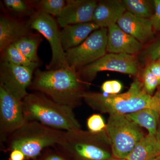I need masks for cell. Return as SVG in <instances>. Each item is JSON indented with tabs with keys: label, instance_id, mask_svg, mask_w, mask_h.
Returning a JSON list of instances; mask_svg holds the SVG:
<instances>
[{
	"label": "cell",
	"instance_id": "cell-1",
	"mask_svg": "<svg viewBox=\"0 0 160 160\" xmlns=\"http://www.w3.org/2000/svg\"><path fill=\"white\" fill-rule=\"evenodd\" d=\"M82 98L92 109L109 115H126L145 108H151L160 114V97L150 95L144 88L139 75L134 78L128 91L111 95L85 91Z\"/></svg>",
	"mask_w": 160,
	"mask_h": 160
},
{
	"label": "cell",
	"instance_id": "cell-2",
	"mask_svg": "<svg viewBox=\"0 0 160 160\" xmlns=\"http://www.w3.org/2000/svg\"><path fill=\"white\" fill-rule=\"evenodd\" d=\"M86 85L77 70L69 67L45 71L37 69L29 88L74 109L81 104Z\"/></svg>",
	"mask_w": 160,
	"mask_h": 160
},
{
	"label": "cell",
	"instance_id": "cell-3",
	"mask_svg": "<svg viewBox=\"0 0 160 160\" xmlns=\"http://www.w3.org/2000/svg\"><path fill=\"white\" fill-rule=\"evenodd\" d=\"M22 102L26 121H37L66 131L81 129L73 108L56 102L42 92L28 93Z\"/></svg>",
	"mask_w": 160,
	"mask_h": 160
},
{
	"label": "cell",
	"instance_id": "cell-4",
	"mask_svg": "<svg viewBox=\"0 0 160 160\" xmlns=\"http://www.w3.org/2000/svg\"><path fill=\"white\" fill-rule=\"evenodd\" d=\"M58 146L69 160H112L114 158L106 131H65Z\"/></svg>",
	"mask_w": 160,
	"mask_h": 160
},
{
	"label": "cell",
	"instance_id": "cell-5",
	"mask_svg": "<svg viewBox=\"0 0 160 160\" xmlns=\"http://www.w3.org/2000/svg\"><path fill=\"white\" fill-rule=\"evenodd\" d=\"M65 131L37 121H27L8 138L7 150L18 149L24 153L26 158L34 160L44 149L58 145Z\"/></svg>",
	"mask_w": 160,
	"mask_h": 160
},
{
	"label": "cell",
	"instance_id": "cell-6",
	"mask_svg": "<svg viewBox=\"0 0 160 160\" xmlns=\"http://www.w3.org/2000/svg\"><path fill=\"white\" fill-rule=\"evenodd\" d=\"M106 132L112 155L118 159H126L145 136L140 127L124 114L109 115Z\"/></svg>",
	"mask_w": 160,
	"mask_h": 160
},
{
	"label": "cell",
	"instance_id": "cell-7",
	"mask_svg": "<svg viewBox=\"0 0 160 160\" xmlns=\"http://www.w3.org/2000/svg\"><path fill=\"white\" fill-rule=\"evenodd\" d=\"M143 66L138 56L107 53L99 59L80 68L77 71L80 78L87 84L102 71L116 72L135 78L139 75Z\"/></svg>",
	"mask_w": 160,
	"mask_h": 160
},
{
	"label": "cell",
	"instance_id": "cell-8",
	"mask_svg": "<svg viewBox=\"0 0 160 160\" xmlns=\"http://www.w3.org/2000/svg\"><path fill=\"white\" fill-rule=\"evenodd\" d=\"M29 28L38 32L49 42L52 51V58L47 70L69 68L66 62V52L61 42V31L57 21L49 14L36 10L28 23Z\"/></svg>",
	"mask_w": 160,
	"mask_h": 160
},
{
	"label": "cell",
	"instance_id": "cell-9",
	"mask_svg": "<svg viewBox=\"0 0 160 160\" xmlns=\"http://www.w3.org/2000/svg\"><path fill=\"white\" fill-rule=\"evenodd\" d=\"M108 28L93 31L78 46L65 52L69 68L78 69L94 62L107 53Z\"/></svg>",
	"mask_w": 160,
	"mask_h": 160
},
{
	"label": "cell",
	"instance_id": "cell-10",
	"mask_svg": "<svg viewBox=\"0 0 160 160\" xmlns=\"http://www.w3.org/2000/svg\"><path fill=\"white\" fill-rule=\"evenodd\" d=\"M26 121L22 100L15 97L0 85V144L6 143L8 138L23 126Z\"/></svg>",
	"mask_w": 160,
	"mask_h": 160
},
{
	"label": "cell",
	"instance_id": "cell-11",
	"mask_svg": "<svg viewBox=\"0 0 160 160\" xmlns=\"http://www.w3.org/2000/svg\"><path fill=\"white\" fill-rule=\"evenodd\" d=\"M33 67L18 66L2 61L0 65V85L15 97L22 100L28 95L35 70Z\"/></svg>",
	"mask_w": 160,
	"mask_h": 160
},
{
	"label": "cell",
	"instance_id": "cell-12",
	"mask_svg": "<svg viewBox=\"0 0 160 160\" xmlns=\"http://www.w3.org/2000/svg\"><path fill=\"white\" fill-rule=\"evenodd\" d=\"M98 1L67 0L62 11L57 17L62 28L69 25L92 22V15Z\"/></svg>",
	"mask_w": 160,
	"mask_h": 160
},
{
	"label": "cell",
	"instance_id": "cell-13",
	"mask_svg": "<svg viewBox=\"0 0 160 160\" xmlns=\"http://www.w3.org/2000/svg\"><path fill=\"white\" fill-rule=\"evenodd\" d=\"M117 24L122 30L137 40L144 46L154 39L155 32L149 19L143 18L126 11Z\"/></svg>",
	"mask_w": 160,
	"mask_h": 160
},
{
	"label": "cell",
	"instance_id": "cell-14",
	"mask_svg": "<svg viewBox=\"0 0 160 160\" xmlns=\"http://www.w3.org/2000/svg\"><path fill=\"white\" fill-rule=\"evenodd\" d=\"M145 46L115 24L108 28L107 53L138 56Z\"/></svg>",
	"mask_w": 160,
	"mask_h": 160
},
{
	"label": "cell",
	"instance_id": "cell-15",
	"mask_svg": "<svg viewBox=\"0 0 160 160\" xmlns=\"http://www.w3.org/2000/svg\"><path fill=\"white\" fill-rule=\"evenodd\" d=\"M126 11L122 0L98 1L93 12L92 22L100 28H108L116 24Z\"/></svg>",
	"mask_w": 160,
	"mask_h": 160
},
{
	"label": "cell",
	"instance_id": "cell-16",
	"mask_svg": "<svg viewBox=\"0 0 160 160\" xmlns=\"http://www.w3.org/2000/svg\"><path fill=\"white\" fill-rule=\"evenodd\" d=\"M28 24L9 16H2L0 18V51L21 38L30 34Z\"/></svg>",
	"mask_w": 160,
	"mask_h": 160
},
{
	"label": "cell",
	"instance_id": "cell-17",
	"mask_svg": "<svg viewBox=\"0 0 160 160\" xmlns=\"http://www.w3.org/2000/svg\"><path fill=\"white\" fill-rule=\"evenodd\" d=\"M99 28L92 22L65 26L61 30V42L64 51L78 46Z\"/></svg>",
	"mask_w": 160,
	"mask_h": 160
},
{
	"label": "cell",
	"instance_id": "cell-18",
	"mask_svg": "<svg viewBox=\"0 0 160 160\" xmlns=\"http://www.w3.org/2000/svg\"><path fill=\"white\" fill-rule=\"evenodd\" d=\"M159 156H160V146L155 136L148 134L141 139L126 159L152 160Z\"/></svg>",
	"mask_w": 160,
	"mask_h": 160
},
{
	"label": "cell",
	"instance_id": "cell-19",
	"mask_svg": "<svg viewBox=\"0 0 160 160\" xmlns=\"http://www.w3.org/2000/svg\"><path fill=\"white\" fill-rule=\"evenodd\" d=\"M126 116L139 127L147 129L148 134L156 135L160 117L158 112L151 108H145Z\"/></svg>",
	"mask_w": 160,
	"mask_h": 160
},
{
	"label": "cell",
	"instance_id": "cell-20",
	"mask_svg": "<svg viewBox=\"0 0 160 160\" xmlns=\"http://www.w3.org/2000/svg\"><path fill=\"white\" fill-rule=\"evenodd\" d=\"M42 40L41 36L30 33L21 38L13 44L26 58L33 62L39 64L38 49Z\"/></svg>",
	"mask_w": 160,
	"mask_h": 160
},
{
	"label": "cell",
	"instance_id": "cell-21",
	"mask_svg": "<svg viewBox=\"0 0 160 160\" xmlns=\"http://www.w3.org/2000/svg\"><path fill=\"white\" fill-rule=\"evenodd\" d=\"M126 11L133 15L150 19L154 14L153 0H122Z\"/></svg>",
	"mask_w": 160,
	"mask_h": 160
},
{
	"label": "cell",
	"instance_id": "cell-22",
	"mask_svg": "<svg viewBox=\"0 0 160 160\" xmlns=\"http://www.w3.org/2000/svg\"><path fill=\"white\" fill-rule=\"evenodd\" d=\"M2 61L18 65L38 68L39 64L33 62L26 58L13 45H9L1 52Z\"/></svg>",
	"mask_w": 160,
	"mask_h": 160
},
{
	"label": "cell",
	"instance_id": "cell-23",
	"mask_svg": "<svg viewBox=\"0 0 160 160\" xmlns=\"http://www.w3.org/2000/svg\"><path fill=\"white\" fill-rule=\"evenodd\" d=\"M37 10L57 17L66 6L64 0H41L32 2Z\"/></svg>",
	"mask_w": 160,
	"mask_h": 160
},
{
	"label": "cell",
	"instance_id": "cell-24",
	"mask_svg": "<svg viewBox=\"0 0 160 160\" xmlns=\"http://www.w3.org/2000/svg\"><path fill=\"white\" fill-rule=\"evenodd\" d=\"M138 57L143 66L152 61H160V37L145 46Z\"/></svg>",
	"mask_w": 160,
	"mask_h": 160
},
{
	"label": "cell",
	"instance_id": "cell-25",
	"mask_svg": "<svg viewBox=\"0 0 160 160\" xmlns=\"http://www.w3.org/2000/svg\"><path fill=\"white\" fill-rule=\"evenodd\" d=\"M3 3L9 10L21 15L31 17L36 12L32 2L24 0H4Z\"/></svg>",
	"mask_w": 160,
	"mask_h": 160
},
{
	"label": "cell",
	"instance_id": "cell-26",
	"mask_svg": "<svg viewBox=\"0 0 160 160\" xmlns=\"http://www.w3.org/2000/svg\"><path fill=\"white\" fill-rule=\"evenodd\" d=\"M139 76L145 91L150 95H153L159 85L157 79L150 71L148 64L144 65Z\"/></svg>",
	"mask_w": 160,
	"mask_h": 160
},
{
	"label": "cell",
	"instance_id": "cell-27",
	"mask_svg": "<svg viewBox=\"0 0 160 160\" xmlns=\"http://www.w3.org/2000/svg\"><path fill=\"white\" fill-rule=\"evenodd\" d=\"M87 126L89 131L98 133L106 131V124L101 115L94 114L87 119Z\"/></svg>",
	"mask_w": 160,
	"mask_h": 160
},
{
	"label": "cell",
	"instance_id": "cell-28",
	"mask_svg": "<svg viewBox=\"0 0 160 160\" xmlns=\"http://www.w3.org/2000/svg\"><path fill=\"white\" fill-rule=\"evenodd\" d=\"M34 160H69L59 149L46 148Z\"/></svg>",
	"mask_w": 160,
	"mask_h": 160
},
{
	"label": "cell",
	"instance_id": "cell-29",
	"mask_svg": "<svg viewBox=\"0 0 160 160\" xmlns=\"http://www.w3.org/2000/svg\"><path fill=\"white\" fill-rule=\"evenodd\" d=\"M122 88V85L121 82L117 80L106 81L101 86L103 92L111 95L119 94Z\"/></svg>",
	"mask_w": 160,
	"mask_h": 160
},
{
	"label": "cell",
	"instance_id": "cell-30",
	"mask_svg": "<svg viewBox=\"0 0 160 160\" xmlns=\"http://www.w3.org/2000/svg\"><path fill=\"white\" fill-rule=\"evenodd\" d=\"M154 12L150 19L155 32H160V0H153Z\"/></svg>",
	"mask_w": 160,
	"mask_h": 160
},
{
	"label": "cell",
	"instance_id": "cell-31",
	"mask_svg": "<svg viewBox=\"0 0 160 160\" xmlns=\"http://www.w3.org/2000/svg\"><path fill=\"white\" fill-rule=\"evenodd\" d=\"M146 64H148L150 71L157 79L160 86V61H152Z\"/></svg>",
	"mask_w": 160,
	"mask_h": 160
},
{
	"label": "cell",
	"instance_id": "cell-32",
	"mask_svg": "<svg viewBox=\"0 0 160 160\" xmlns=\"http://www.w3.org/2000/svg\"><path fill=\"white\" fill-rule=\"evenodd\" d=\"M26 159L24 153L20 150L14 149L11 151L9 160H24Z\"/></svg>",
	"mask_w": 160,
	"mask_h": 160
},
{
	"label": "cell",
	"instance_id": "cell-33",
	"mask_svg": "<svg viewBox=\"0 0 160 160\" xmlns=\"http://www.w3.org/2000/svg\"><path fill=\"white\" fill-rule=\"evenodd\" d=\"M156 138L158 142L159 143L160 146V120L159 122L158 125V126L156 134L155 135Z\"/></svg>",
	"mask_w": 160,
	"mask_h": 160
},
{
	"label": "cell",
	"instance_id": "cell-34",
	"mask_svg": "<svg viewBox=\"0 0 160 160\" xmlns=\"http://www.w3.org/2000/svg\"><path fill=\"white\" fill-rule=\"evenodd\" d=\"M112 160H128L126 159H118L116 158H113L112 159Z\"/></svg>",
	"mask_w": 160,
	"mask_h": 160
},
{
	"label": "cell",
	"instance_id": "cell-35",
	"mask_svg": "<svg viewBox=\"0 0 160 160\" xmlns=\"http://www.w3.org/2000/svg\"><path fill=\"white\" fill-rule=\"evenodd\" d=\"M152 160H160V156H159L153 159Z\"/></svg>",
	"mask_w": 160,
	"mask_h": 160
},
{
	"label": "cell",
	"instance_id": "cell-36",
	"mask_svg": "<svg viewBox=\"0 0 160 160\" xmlns=\"http://www.w3.org/2000/svg\"><path fill=\"white\" fill-rule=\"evenodd\" d=\"M159 87H160V86H159ZM156 94L158 95L160 97V89H159V90H158V91L157 92Z\"/></svg>",
	"mask_w": 160,
	"mask_h": 160
}]
</instances>
